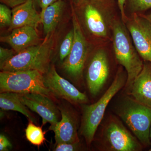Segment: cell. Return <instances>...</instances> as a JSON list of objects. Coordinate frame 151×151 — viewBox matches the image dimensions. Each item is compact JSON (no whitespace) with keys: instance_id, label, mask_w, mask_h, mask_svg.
<instances>
[{"instance_id":"obj_1","label":"cell","mask_w":151,"mask_h":151,"mask_svg":"<svg viewBox=\"0 0 151 151\" xmlns=\"http://www.w3.org/2000/svg\"><path fill=\"white\" fill-rule=\"evenodd\" d=\"M116 5L117 0H82L73 5L90 34L99 38L107 39L112 33Z\"/></svg>"},{"instance_id":"obj_2","label":"cell","mask_w":151,"mask_h":151,"mask_svg":"<svg viewBox=\"0 0 151 151\" xmlns=\"http://www.w3.org/2000/svg\"><path fill=\"white\" fill-rule=\"evenodd\" d=\"M113 49L119 64L127 71L126 87L129 91L136 77L142 69L144 63L134 45L126 24L115 19L112 30Z\"/></svg>"},{"instance_id":"obj_3","label":"cell","mask_w":151,"mask_h":151,"mask_svg":"<svg viewBox=\"0 0 151 151\" xmlns=\"http://www.w3.org/2000/svg\"><path fill=\"white\" fill-rule=\"evenodd\" d=\"M54 44L53 33L45 37L41 43L29 47L17 53L0 66L1 71L37 70L43 74L50 66V58Z\"/></svg>"},{"instance_id":"obj_4","label":"cell","mask_w":151,"mask_h":151,"mask_svg":"<svg viewBox=\"0 0 151 151\" xmlns=\"http://www.w3.org/2000/svg\"><path fill=\"white\" fill-rule=\"evenodd\" d=\"M124 73L120 70L116 74L111 86L96 103L82 105V116L80 134L87 145L92 142L98 126L104 116L106 108L111 99L126 85Z\"/></svg>"},{"instance_id":"obj_5","label":"cell","mask_w":151,"mask_h":151,"mask_svg":"<svg viewBox=\"0 0 151 151\" xmlns=\"http://www.w3.org/2000/svg\"><path fill=\"white\" fill-rule=\"evenodd\" d=\"M116 113L134 133L143 146L151 145V107L129 97L116 108Z\"/></svg>"},{"instance_id":"obj_6","label":"cell","mask_w":151,"mask_h":151,"mask_svg":"<svg viewBox=\"0 0 151 151\" xmlns=\"http://www.w3.org/2000/svg\"><path fill=\"white\" fill-rule=\"evenodd\" d=\"M0 92L39 93L50 98L52 95L45 84L44 74L37 70L1 71Z\"/></svg>"},{"instance_id":"obj_7","label":"cell","mask_w":151,"mask_h":151,"mask_svg":"<svg viewBox=\"0 0 151 151\" xmlns=\"http://www.w3.org/2000/svg\"><path fill=\"white\" fill-rule=\"evenodd\" d=\"M71 9L74 32L73 45L70 54L63 62L62 67L70 77L78 80L82 76L88 55V43L72 2Z\"/></svg>"},{"instance_id":"obj_8","label":"cell","mask_w":151,"mask_h":151,"mask_svg":"<svg viewBox=\"0 0 151 151\" xmlns=\"http://www.w3.org/2000/svg\"><path fill=\"white\" fill-rule=\"evenodd\" d=\"M103 139L107 149L113 151H139L142 145L134 137L122 122L111 119L103 131Z\"/></svg>"},{"instance_id":"obj_9","label":"cell","mask_w":151,"mask_h":151,"mask_svg":"<svg viewBox=\"0 0 151 151\" xmlns=\"http://www.w3.org/2000/svg\"><path fill=\"white\" fill-rule=\"evenodd\" d=\"M138 53L151 63V23L146 17L132 14L124 23Z\"/></svg>"},{"instance_id":"obj_10","label":"cell","mask_w":151,"mask_h":151,"mask_svg":"<svg viewBox=\"0 0 151 151\" xmlns=\"http://www.w3.org/2000/svg\"><path fill=\"white\" fill-rule=\"evenodd\" d=\"M44 78L45 86L55 97L75 104H84L88 102L86 94L61 77L57 72L54 65H50L48 71L44 74Z\"/></svg>"},{"instance_id":"obj_11","label":"cell","mask_w":151,"mask_h":151,"mask_svg":"<svg viewBox=\"0 0 151 151\" xmlns=\"http://www.w3.org/2000/svg\"><path fill=\"white\" fill-rule=\"evenodd\" d=\"M17 94L22 103L42 117L43 125L50 124L49 129L60 121L61 116L59 108L50 97L39 93Z\"/></svg>"},{"instance_id":"obj_12","label":"cell","mask_w":151,"mask_h":151,"mask_svg":"<svg viewBox=\"0 0 151 151\" xmlns=\"http://www.w3.org/2000/svg\"><path fill=\"white\" fill-rule=\"evenodd\" d=\"M110 73L108 55L105 50L99 49L92 56L86 73V80L90 93L97 95L105 85Z\"/></svg>"},{"instance_id":"obj_13","label":"cell","mask_w":151,"mask_h":151,"mask_svg":"<svg viewBox=\"0 0 151 151\" xmlns=\"http://www.w3.org/2000/svg\"><path fill=\"white\" fill-rule=\"evenodd\" d=\"M58 108L61 114V119L50 129L54 132L55 145L62 143L79 142L77 123L74 114L65 107Z\"/></svg>"},{"instance_id":"obj_14","label":"cell","mask_w":151,"mask_h":151,"mask_svg":"<svg viewBox=\"0 0 151 151\" xmlns=\"http://www.w3.org/2000/svg\"><path fill=\"white\" fill-rule=\"evenodd\" d=\"M11 31L9 35L1 37L0 40L9 44L16 54L29 47L40 43V38L36 29L32 27H22Z\"/></svg>"},{"instance_id":"obj_15","label":"cell","mask_w":151,"mask_h":151,"mask_svg":"<svg viewBox=\"0 0 151 151\" xmlns=\"http://www.w3.org/2000/svg\"><path fill=\"white\" fill-rule=\"evenodd\" d=\"M12 19L9 31L17 28L30 26L37 29L41 23L40 14H39L33 0H27L26 2L12 9Z\"/></svg>"},{"instance_id":"obj_16","label":"cell","mask_w":151,"mask_h":151,"mask_svg":"<svg viewBox=\"0 0 151 151\" xmlns=\"http://www.w3.org/2000/svg\"><path fill=\"white\" fill-rule=\"evenodd\" d=\"M130 94L139 103L151 107V63H144L142 69L130 88Z\"/></svg>"},{"instance_id":"obj_17","label":"cell","mask_w":151,"mask_h":151,"mask_svg":"<svg viewBox=\"0 0 151 151\" xmlns=\"http://www.w3.org/2000/svg\"><path fill=\"white\" fill-rule=\"evenodd\" d=\"M66 6L64 0H59L50 5L44 12L41 19L45 37L53 33L62 19Z\"/></svg>"},{"instance_id":"obj_18","label":"cell","mask_w":151,"mask_h":151,"mask_svg":"<svg viewBox=\"0 0 151 151\" xmlns=\"http://www.w3.org/2000/svg\"><path fill=\"white\" fill-rule=\"evenodd\" d=\"M0 108L6 111H17L27 117L29 121L37 124L36 119L29 109L23 104L17 93L11 92H1L0 94Z\"/></svg>"},{"instance_id":"obj_19","label":"cell","mask_w":151,"mask_h":151,"mask_svg":"<svg viewBox=\"0 0 151 151\" xmlns=\"http://www.w3.org/2000/svg\"><path fill=\"white\" fill-rule=\"evenodd\" d=\"M26 137L29 142L34 145L40 146L46 140L45 133L42 127L37 126L35 123L29 120V124L25 129Z\"/></svg>"},{"instance_id":"obj_20","label":"cell","mask_w":151,"mask_h":151,"mask_svg":"<svg viewBox=\"0 0 151 151\" xmlns=\"http://www.w3.org/2000/svg\"><path fill=\"white\" fill-rule=\"evenodd\" d=\"M151 8V0H125L124 9L130 13L138 14Z\"/></svg>"},{"instance_id":"obj_21","label":"cell","mask_w":151,"mask_h":151,"mask_svg":"<svg viewBox=\"0 0 151 151\" xmlns=\"http://www.w3.org/2000/svg\"><path fill=\"white\" fill-rule=\"evenodd\" d=\"M73 38L74 32L72 28L65 36L60 46L59 57L62 62L70 54L73 46Z\"/></svg>"},{"instance_id":"obj_22","label":"cell","mask_w":151,"mask_h":151,"mask_svg":"<svg viewBox=\"0 0 151 151\" xmlns=\"http://www.w3.org/2000/svg\"><path fill=\"white\" fill-rule=\"evenodd\" d=\"M12 19V10L4 4H0V27H9Z\"/></svg>"},{"instance_id":"obj_23","label":"cell","mask_w":151,"mask_h":151,"mask_svg":"<svg viewBox=\"0 0 151 151\" xmlns=\"http://www.w3.org/2000/svg\"><path fill=\"white\" fill-rule=\"evenodd\" d=\"M79 142L62 143L55 145L54 150L55 151H74L78 150Z\"/></svg>"},{"instance_id":"obj_24","label":"cell","mask_w":151,"mask_h":151,"mask_svg":"<svg viewBox=\"0 0 151 151\" xmlns=\"http://www.w3.org/2000/svg\"><path fill=\"white\" fill-rule=\"evenodd\" d=\"M14 50L0 47V66L9 60L16 54Z\"/></svg>"},{"instance_id":"obj_25","label":"cell","mask_w":151,"mask_h":151,"mask_svg":"<svg viewBox=\"0 0 151 151\" xmlns=\"http://www.w3.org/2000/svg\"><path fill=\"white\" fill-rule=\"evenodd\" d=\"M12 144L4 135H0V151H9L12 148Z\"/></svg>"},{"instance_id":"obj_26","label":"cell","mask_w":151,"mask_h":151,"mask_svg":"<svg viewBox=\"0 0 151 151\" xmlns=\"http://www.w3.org/2000/svg\"><path fill=\"white\" fill-rule=\"evenodd\" d=\"M27 0H0L1 3L4 4L9 8L13 9L17 6L20 5Z\"/></svg>"},{"instance_id":"obj_27","label":"cell","mask_w":151,"mask_h":151,"mask_svg":"<svg viewBox=\"0 0 151 151\" xmlns=\"http://www.w3.org/2000/svg\"><path fill=\"white\" fill-rule=\"evenodd\" d=\"M117 1L118 2L119 9L122 17V21L125 23L127 18L125 13V9H124L125 0H117Z\"/></svg>"},{"instance_id":"obj_28","label":"cell","mask_w":151,"mask_h":151,"mask_svg":"<svg viewBox=\"0 0 151 151\" xmlns=\"http://www.w3.org/2000/svg\"><path fill=\"white\" fill-rule=\"evenodd\" d=\"M59 1V0H41V12L40 13L41 17H42L44 12L46 8L51 4L52 3L55 2L57 1Z\"/></svg>"},{"instance_id":"obj_29","label":"cell","mask_w":151,"mask_h":151,"mask_svg":"<svg viewBox=\"0 0 151 151\" xmlns=\"http://www.w3.org/2000/svg\"><path fill=\"white\" fill-rule=\"evenodd\" d=\"M35 6L39 7L41 9V0H33Z\"/></svg>"},{"instance_id":"obj_30","label":"cell","mask_w":151,"mask_h":151,"mask_svg":"<svg viewBox=\"0 0 151 151\" xmlns=\"http://www.w3.org/2000/svg\"><path fill=\"white\" fill-rule=\"evenodd\" d=\"M82 0H71V2L74 5H76L78 3L80 2Z\"/></svg>"},{"instance_id":"obj_31","label":"cell","mask_w":151,"mask_h":151,"mask_svg":"<svg viewBox=\"0 0 151 151\" xmlns=\"http://www.w3.org/2000/svg\"><path fill=\"white\" fill-rule=\"evenodd\" d=\"M146 17L150 21L151 23V13L150 14V15H149L148 16H147Z\"/></svg>"},{"instance_id":"obj_32","label":"cell","mask_w":151,"mask_h":151,"mask_svg":"<svg viewBox=\"0 0 151 151\" xmlns=\"http://www.w3.org/2000/svg\"><path fill=\"white\" fill-rule=\"evenodd\" d=\"M150 140L151 141V127L150 129Z\"/></svg>"},{"instance_id":"obj_33","label":"cell","mask_w":151,"mask_h":151,"mask_svg":"<svg viewBox=\"0 0 151 151\" xmlns=\"http://www.w3.org/2000/svg\"><path fill=\"white\" fill-rule=\"evenodd\" d=\"M149 151H151V148L150 149V150H149Z\"/></svg>"}]
</instances>
